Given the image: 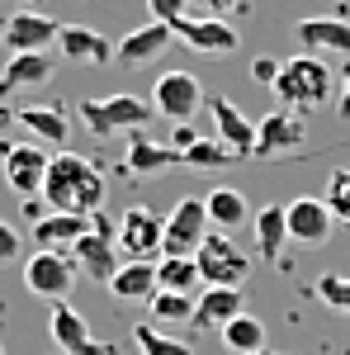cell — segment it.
Returning a JSON list of instances; mask_svg holds the SVG:
<instances>
[{"mask_svg": "<svg viewBox=\"0 0 350 355\" xmlns=\"http://www.w3.org/2000/svg\"><path fill=\"white\" fill-rule=\"evenodd\" d=\"M19 251H24V242H19V227H10V223L0 218V266H5V261H19Z\"/></svg>", "mask_w": 350, "mask_h": 355, "instance_id": "8d00e7d4", "label": "cell"}, {"mask_svg": "<svg viewBox=\"0 0 350 355\" xmlns=\"http://www.w3.org/2000/svg\"><path fill=\"white\" fill-rule=\"evenodd\" d=\"M204 209H209V227H213V232H227V237L251 223V204H246V194L232 190V185L209 190L204 194Z\"/></svg>", "mask_w": 350, "mask_h": 355, "instance_id": "cb8c5ba5", "label": "cell"}, {"mask_svg": "<svg viewBox=\"0 0 350 355\" xmlns=\"http://www.w3.org/2000/svg\"><path fill=\"white\" fill-rule=\"evenodd\" d=\"M15 5H33V0H15Z\"/></svg>", "mask_w": 350, "mask_h": 355, "instance_id": "b9f144b4", "label": "cell"}, {"mask_svg": "<svg viewBox=\"0 0 350 355\" xmlns=\"http://www.w3.org/2000/svg\"><path fill=\"white\" fill-rule=\"evenodd\" d=\"M175 43V33H170V24H137L133 33H123L119 43H114V67H123V71H142L147 62H157V57L166 53Z\"/></svg>", "mask_w": 350, "mask_h": 355, "instance_id": "9a60e30c", "label": "cell"}, {"mask_svg": "<svg viewBox=\"0 0 350 355\" xmlns=\"http://www.w3.org/2000/svg\"><path fill=\"white\" fill-rule=\"evenodd\" d=\"M209 105V119H213V133L218 142L242 162V157H256V123L246 119L232 100H222V95H213V100H204Z\"/></svg>", "mask_w": 350, "mask_h": 355, "instance_id": "e0dca14e", "label": "cell"}, {"mask_svg": "<svg viewBox=\"0 0 350 355\" xmlns=\"http://www.w3.org/2000/svg\"><path fill=\"white\" fill-rule=\"evenodd\" d=\"M194 142H199V133H194L189 123H175V133H170V147H175V152H185V147H194Z\"/></svg>", "mask_w": 350, "mask_h": 355, "instance_id": "74e56055", "label": "cell"}, {"mask_svg": "<svg viewBox=\"0 0 350 355\" xmlns=\"http://www.w3.org/2000/svg\"><path fill=\"white\" fill-rule=\"evenodd\" d=\"M57 19L53 15H38V10H15L5 28H0V43H5V53H53L57 48Z\"/></svg>", "mask_w": 350, "mask_h": 355, "instance_id": "7c38bea8", "label": "cell"}, {"mask_svg": "<svg viewBox=\"0 0 350 355\" xmlns=\"http://www.w3.org/2000/svg\"><path fill=\"white\" fill-rule=\"evenodd\" d=\"M0 355H5V346H0Z\"/></svg>", "mask_w": 350, "mask_h": 355, "instance_id": "ee69618b", "label": "cell"}, {"mask_svg": "<svg viewBox=\"0 0 350 355\" xmlns=\"http://www.w3.org/2000/svg\"><path fill=\"white\" fill-rule=\"evenodd\" d=\"M48 331H53L57 351H67V355H114V346H105V341L90 331V322H85L67 299L53 303V313H48Z\"/></svg>", "mask_w": 350, "mask_h": 355, "instance_id": "5bb4252c", "label": "cell"}, {"mask_svg": "<svg viewBox=\"0 0 350 355\" xmlns=\"http://www.w3.org/2000/svg\"><path fill=\"white\" fill-rule=\"evenodd\" d=\"M274 100L279 110H294V114H317L331 105V90H336V76L322 57L313 53H298L279 62V76H274Z\"/></svg>", "mask_w": 350, "mask_h": 355, "instance_id": "7a4b0ae2", "label": "cell"}, {"mask_svg": "<svg viewBox=\"0 0 350 355\" xmlns=\"http://www.w3.org/2000/svg\"><path fill=\"white\" fill-rule=\"evenodd\" d=\"M313 294H317V303L331 308L336 318H350V275H322Z\"/></svg>", "mask_w": 350, "mask_h": 355, "instance_id": "836d02e7", "label": "cell"}, {"mask_svg": "<svg viewBox=\"0 0 350 355\" xmlns=\"http://www.w3.org/2000/svg\"><path fill=\"white\" fill-rule=\"evenodd\" d=\"M57 71V57L53 53H15L5 62V71H0V100H10V95H19V90H38V85H48Z\"/></svg>", "mask_w": 350, "mask_h": 355, "instance_id": "ffe728a7", "label": "cell"}, {"mask_svg": "<svg viewBox=\"0 0 350 355\" xmlns=\"http://www.w3.org/2000/svg\"><path fill=\"white\" fill-rule=\"evenodd\" d=\"M147 308H152V322H157V327H180V322H189V318H194V294H170V289H157Z\"/></svg>", "mask_w": 350, "mask_h": 355, "instance_id": "f546056e", "label": "cell"}, {"mask_svg": "<svg viewBox=\"0 0 350 355\" xmlns=\"http://www.w3.org/2000/svg\"><path fill=\"white\" fill-rule=\"evenodd\" d=\"M57 53L71 67H109L114 62V43L85 24H62L57 28Z\"/></svg>", "mask_w": 350, "mask_h": 355, "instance_id": "ac0fdd59", "label": "cell"}, {"mask_svg": "<svg viewBox=\"0 0 350 355\" xmlns=\"http://www.w3.org/2000/svg\"><path fill=\"white\" fill-rule=\"evenodd\" d=\"M222 336V346L232 355H256V351H265V322L256 318V313H237L227 327L218 331Z\"/></svg>", "mask_w": 350, "mask_h": 355, "instance_id": "83f0119b", "label": "cell"}, {"mask_svg": "<svg viewBox=\"0 0 350 355\" xmlns=\"http://www.w3.org/2000/svg\"><path fill=\"white\" fill-rule=\"evenodd\" d=\"M15 123H19V110H10V105L0 100V133H5V128H15Z\"/></svg>", "mask_w": 350, "mask_h": 355, "instance_id": "ab89813d", "label": "cell"}, {"mask_svg": "<svg viewBox=\"0 0 350 355\" xmlns=\"http://www.w3.org/2000/svg\"><path fill=\"white\" fill-rule=\"evenodd\" d=\"M213 227H209V209H204V199H194L185 194L170 214H166V242H161V256H194L204 237H209Z\"/></svg>", "mask_w": 350, "mask_h": 355, "instance_id": "9c48e42d", "label": "cell"}, {"mask_svg": "<svg viewBox=\"0 0 350 355\" xmlns=\"http://www.w3.org/2000/svg\"><path fill=\"white\" fill-rule=\"evenodd\" d=\"M157 289H170V294H199L204 279H199L194 256H161V261H157Z\"/></svg>", "mask_w": 350, "mask_h": 355, "instance_id": "f1b7e54d", "label": "cell"}, {"mask_svg": "<svg viewBox=\"0 0 350 355\" xmlns=\"http://www.w3.org/2000/svg\"><path fill=\"white\" fill-rule=\"evenodd\" d=\"M19 128H24L33 142H43V147H62V142L71 137L67 114L53 110V105H28V110H19Z\"/></svg>", "mask_w": 350, "mask_h": 355, "instance_id": "4316f807", "label": "cell"}, {"mask_svg": "<svg viewBox=\"0 0 350 355\" xmlns=\"http://www.w3.org/2000/svg\"><path fill=\"white\" fill-rule=\"evenodd\" d=\"M294 43L298 53H336V57H350V19L346 15H308L294 24Z\"/></svg>", "mask_w": 350, "mask_h": 355, "instance_id": "4fadbf2b", "label": "cell"}, {"mask_svg": "<svg viewBox=\"0 0 350 355\" xmlns=\"http://www.w3.org/2000/svg\"><path fill=\"white\" fill-rule=\"evenodd\" d=\"M53 355H67V351H53Z\"/></svg>", "mask_w": 350, "mask_h": 355, "instance_id": "7bdbcfd3", "label": "cell"}, {"mask_svg": "<svg viewBox=\"0 0 350 355\" xmlns=\"http://www.w3.org/2000/svg\"><path fill=\"white\" fill-rule=\"evenodd\" d=\"M76 261L67 251H33L24 261V289L33 299H48V303H62L71 289H76Z\"/></svg>", "mask_w": 350, "mask_h": 355, "instance_id": "52a82bcc", "label": "cell"}, {"mask_svg": "<svg viewBox=\"0 0 350 355\" xmlns=\"http://www.w3.org/2000/svg\"><path fill=\"white\" fill-rule=\"evenodd\" d=\"M114 242L128 261H161V242H166V218L147 204L123 209V218L114 227Z\"/></svg>", "mask_w": 350, "mask_h": 355, "instance_id": "8992f818", "label": "cell"}, {"mask_svg": "<svg viewBox=\"0 0 350 355\" xmlns=\"http://www.w3.org/2000/svg\"><path fill=\"white\" fill-rule=\"evenodd\" d=\"M114 355H119V351H114Z\"/></svg>", "mask_w": 350, "mask_h": 355, "instance_id": "f6af8a7d", "label": "cell"}, {"mask_svg": "<svg viewBox=\"0 0 350 355\" xmlns=\"http://www.w3.org/2000/svg\"><path fill=\"white\" fill-rule=\"evenodd\" d=\"M152 110L157 119H170V123H189L194 114L204 110V85L194 71H166L152 85Z\"/></svg>", "mask_w": 350, "mask_h": 355, "instance_id": "ba28073f", "label": "cell"}, {"mask_svg": "<svg viewBox=\"0 0 350 355\" xmlns=\"http://www.w3.org/2000/svg\"><path fill=\"white\" fill-rule=\"evenodd\" d=\"M303 142H308V123H303V114H294V110H274L256 123V157H261V162L294 157V152H303Z\"/></svg>", "mask_w": 350, "mask_h": 355, "instance_id": "8fae6325", "label": "cell"}, {"mask_svg": "<svg viewBox=\"0 0 350 355\" xmlns=\"http://www.w3.org/2000/svg\"><path fill=\"white\" fill-rule=\"evenodd\" d=\"M279 62H284V57H270V53L251 57V81H256V85H274V76H279Z\"/></svg>", "mask_w": 350, "mask_h": 355, "instance_id": "e575fe53", "label": "cell"}, {"mask_svg": "<svg viewBox=\"0 0 350 355\" xmlns=\"http://www.w3.org/2000/svg\"><path fill=\"white\" fill-rule=\"evenodd\" d=\"M53 214H100L105 204V175L100 166L76 157V152H57L48 162V180H43V194H38Z\"/></svg>", "mask_w": 350, "mask_h": 355, "instance_id": "6da1fadb", "label": "cell"}, {"mask_svg": "<svg viewBox=\"0 0 350 355\" xmlns=\"http://www.w3.org/2000/svg\"><path fill=\"white\" fill-rule=\"evenodd\" d=\"M81 114V123L90 128L95 137H114V133H137V128H147L157 110H152V100H142V95H105V100H81L76 105Z\"/></svg>", "mask_w": 350, "mask_h": 355, "instance_id": "3957f363", "label": "cell"}, {"mask_svg": "<svg viewBox=\"0 0 350 355\" xmlns=\"http://www.w3.org/2000/svg\"><path fill=\"white\" fill-rule=\"evenodd\" d=\"M133 341H137V351H142V355H194L185 341L166 336L157 322H137V327H133Z\"/></svg>", "mask_w": 350, "mask_h": 355, "instance_id": "d6a6232c", "label": "cell"}, {"mask_svg": "<svg viewBox=\"0 0 350 355\" xmlns=\"http://www.w3.org/2000/svg\"><path fill=\"white\" fill-rule=\"evenodd\" d=\"M170 166H185L180 162V152L170 147V142H152V137L137 128L133 137H128V152H123V171L133 175V180H157V175H166Z\"/></svg>", "mask_w": 350, "mask_h": 355, "instance_id": "d6986e66", "label": "cell"}, {"mask_svg": "<svg viewBox=\"0 0 350 355\" xmlns=\"http://www.w3.org/2000/svg\"><path fill=\"white\" fill-rule=\"evenodd\" d=\"M251 237L261 261H279V251L289 242V218H284V204H265L261 214H251Z\"/></svg>", "mask_w": 350, "mask_h": 355, "instance_id": "484cf974", "label": "cell"}, {"mask_svg": "<svg viewBox=\"0 0 350 355\" xmlns=\"http://www.w3.org/2000/svg\"><path fill=\"white\" fill-rule=\"evenodd\" d=\"M114 227H109V218H100V214H90V232H85L81 242L71 246L67 256L76 261V270L90 275V279H100V284H109L114 279V270H119V251H114Z\"/></svg>", "mask_w": 350, "mask_h": 355, "instance_id": "30bf717a", "label": "cell"}, {"mask_svg": "<svg viewBox=\"0 0 350 355\" xmlns=\"http://www.w3.org/2000/svg\"><path fill=\"white\" fill-rule=\"evenodd\" d=\"M336 114L350 119V62H346V71H341V105H336Z\"/></svg>", "mask_w": 350, "mask_h": 355, "instance_id": "f35d334b", "label": "cell"}, {"mask_svg": "<svg viewBox=\"0 0 350 355\" xmlns=\"http://www.w3.org/2000/svg\"><path fill=\"white\" fill-rule=\"evenodd\" d=\"M194 266H199L204 289H242L246 275H251V256L227 232H209L204 246L194 251Z\"/></svg>", "mask_w": 350, "mask_h": 355, "instance_id": "277c9868", "label": "cell"}, {"mask_svg": "<svg viewBox=\"0 0 350 355\" xmlns=\"http://www.w3.org/2000/svg\"><path fill=\"white\" fill-rule=\"evenodd\" d=\"M109 294L119 303H152L157 294V261H123L114 279H109Z\"/></svg>", "mask_w": 350, "mask_h": 355, "instance_id": "d4e9b609", "label": "cell"}, {"mask_svg": "<svg viewBox=\"0 0 350 355\" xmlns=\"http://www.w3.org/2000/svg\"><path fill=\"white\" fill-rule=\"evenodd\" d=\"M85 232H90L85 214H43V218H33V246L38 251H71Z\"/></svg>", "mask_w": 350, "mask_h": 355, "instance_id": "603a6c76", "label": "cell"}, {"mask_svg": "<svg viewBox=\"0 0 350 355\" xmlns=\"http://www.w3.org/2000/svg\"><path fill=\"white\" fill-rule=\"evenodd\" d=\"M180 162L194 166V171H222V166H232L237 157H232L218 137H199L194 147H185V152H180Z\"/></svg>", "mask_w": 350, "mask_h": 355, "instance_id": "1f68e13d", "label": "cell"}, {"mask_svg": "<svg viewBox=\"0 0 350 355\" xmlns=\"http://www.w3.org/2000/svg\"><path fill=\"white\" fill-rule=\"evenodd\" d=\"M242 308V289H199L194 294V318H189V327L194 331H222Z\"/></svg>", "mask_w": 350, "mask_h": 355, "instance_id": "7402d4cb", "label": "cell"}, {"mask_svg": "<svg viewBox=\"0 0 350 355\" xmlns=\"http://www.w3.org/2000/svg\"><path fill=\"white\" fill-rule=\"evenodd\" d=\"M170 33L180 43H189L194 53H237V43H242V33L218 15H185L170 24Z\"/></svg>", "mask_w": 350, "mask_h": 355, "instance_id": "2e32d148", "label": "cell"}, {"mask_svg": "<svg viewBox=\"0 0 350 355\" xmlns=\"http://www.w3.org/2000/svg\"><path fill=\"white\" fill-rule=\"evenodd\" d=\"M322 204L331 209V223L350 232V166H336V171L326 175V194H322Z\"/></svg>", "mask_w": 350, "mask_h": 355, "instance_id": "4dcf8cb0", "label": "cell"}, {"mask_svg": "<svg viewBox=\"0 0 350 355\" xmlns=\"http://www.w3.org/2000/svg\"><path fill=\"white\" fill-rule=\"evenodd\" d=\"M185 5H189V0H147V10H152L157 24H175V19H185Z\"/></svg>", "mask_w": 350, "mask_h": 355, "instance_id": "d590c367", "label": "cell"}, {"mask_svg": "<svg viewBox=\"0 0 350 355\" xmlns=\"http://www.w3.org/2000/svg\"><path fill=\"white\" fill-rule=\"evenodd\" d=\"M284 218H289V242H303V246H322L331 237V209L322 199H294L284 204Z\"/></svg>", "mask_w": 350, "mask_h": 355, "instance_id": "44dd1931", "label": "cell"}, {"mask_svg": "<svg viewBox=\"0 0 350 355\" xmlns=\"http://www.w3.org/2000/svg\"><path fill=\"white\" fill-rule=\"evenodd\" d=\"M48 147L43 142H0V166H5V185L19 194V199H38L43 194V180H48Z\"/></svg>", "mask_w": 350, "mask_h": 355, "instance_id": "5b68a950", "label": "cell"}, {"mask_svg": "<svg viewBox=\"0 0 350 355\" xmlns=\"http://www.w3.org/2000/svg\"><path fill=\"white\" fill-rule=\"evenodd\" d=\"M256 355H289V351H270V346H265V351H256Z\"/></svg>", "mask_w": 350, "mask_h": 355, "instance_id": "60d3db41", "label": "cell"}]
</instances>
